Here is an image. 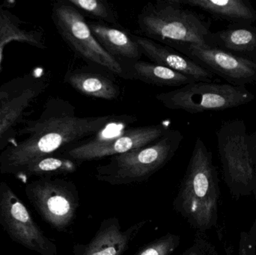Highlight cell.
Listing matches in <instances>:
<instances>
[{"label": "cell", "mask_w": 256, "mask_h": 255, "mask_svg": "<svg viewBox=\"0 0 256 255\" xmlns=\"http://www.w3.org/2000/svg\"><path fill=\"white\" fill-rule=\"evenodd\" d=\"M122 115L80 117L69 101L52 97L38 118L26 121L0 154V168L7 172H22L38 159L88 139L116 121Z\"/></svg>", "instance_id": "obj_1"}, {"label": "cell", "mask_w": 256, "mask_h": 255, "mask_svg": "<svg viewBox=\"0 0 256 255\" xmlns=\"http://www.w3.org/2000/svg\"><path fill=\"white\" fill-rule=\"evenodd\" d=\"M219 196L212 153L202 139L197 138L174 208L194 229L206 232L216 225Z\"/></svg>", "instance_id": "obj_2"}, {"label": "cell", "mask_w": 256, "mask_h": 255, "mask_svg": "<svg viewBox=\"0 0 256 255\" xmlns=\"http://www.w3.org/2000/svg\"><path fill=\"white\" fill-rule=\"evenodd\" d=\"M144 37L171 47L182 44L214 46L210 22L184 7L179 0L148 2L137 17Z\"/></svg>", "instance_id": "obj_3"}, {"label": "cell", "mask_w": 256, "mask_h": 255, "mask_svg": "<svg viewBox=\"0 0 256 255\" xmlns=\"http://www.w3.org/2000/svg\"><path fill=\"white\" fill-rule=\"evenodd\" d=\"M183 139L182 132L168 130L148 146L112 156L108 163L96 167L94 177L112 186L144 182L173 158Z\"/></svg>", "instance_id": "obj_4"}, {"label": "cell", "mask_w": 256, "mask_h": 255, "mask_svg": "<svg viewBox=\"0 0 256 255\" xmlns=\"http://www.w3.org/2000/svg\"><path fill=\"white\" fill-rule=\"evenodd\" d=\"M126 115H122L87 141L64 148L63 155L76 163L111 157L148 146L168 130L164 123L128 128V126L136 122L137 118L128 115L126 119L120 121Z\"/></svg>", "instance_id": "obj_5"}, {"label": "cell", "mask_w": 256, "mask_h": 255, "mask_svg": "<svg viewBox=\"0 0 256 255\" xmlns=\"http://www.w3.org/2000/svg\"><path fill=\"white\" fill-rule=\"evenodd\" d=\"M245 121H226L216 132L224 181L234 196L256 194V169Z\"/></svg>", "instance_id": "obj_6"}, {"label": "cell", "mask_w": 256, "mask_h": 255, "mask_svg": "<svg viewBox=\"0 0 256 255\" xmlns=\"http://www.w3.org/2000/svg\"><path fill=\"white\" fill-rule=\"evenodd\" d=\"M51 18L62 38L82 59L120 77L132 78L124 64L110 55L99 43L85 16L68 0L54 1Z\"/></svg>", "instance_id": "obj_7"}, {"label": "cell", "mask_w": 256, "mask_h": 255, "mask_svg": "<svg viewBox=\"0 0 256 255\" xmlns=\"http://www.w3.org/2000/svg\"><path fill=\"white\" fill-rule=\"evenodd\" d=\"M167 109L190 114L220 111L248 104L255 95L246 87L213 82H195L155 96Z\"/></svg>", "instance_id": "obj_8"}, {"label": "cell", "mask_w": 256, "mask_h": 255, "mask_svg": "<svg viewBox=\"0 0 256 255\" xmlns=\"http://www.w3.org/2000/svg\"><path fill=\"white\" fill-rule=\"evenodd\" d=\"M49 85L43 74L28 73L0 85V145H7L25 122L32 104Z\"/></svg>", "instance_id": "obj_9"}, {"label": "cell", "mask_w": 256, "mask_h": 255, "mask_svg": "<svg viewBox=\"0 0 256 255\" xmlns=\"http://www.w3.org/2000/svg\"><path fill=\"white\" fill-rule=\"evenodd\" d=\"M30 197L42 217L62 230L74 220L80 198L74 184L62 180L44 179L33 183Z\"/></svg>", "instance_id": "obj_10"}, {"label": "cell", "mask_w": 256, "mask_h": 255, "mask_svg": "<svg viewBox=\"0 0 256 255\" xmlns=\"http://www.w3.org/2000/svg\"><path fill=\"white\" fill-rule=\"evenodd\" d=\"M174 48L230 85L246 87L256 82V63L254 61L215 46L182 44Z\"/></svg>", "instance_id": "obj_11"}, {"label": "cell", "mask_w": 256, "mask_h": 255, "mask_svg": "<svg viewBox=\"0 0 256 255\" xmlns=\"http://www.w3.org/2000/svg\"><path fill=\"white\" fill-rule=\"evenodd\" d=\"M0 213L9 235L28 250L55 255L56 247L44 235L25 205L7 186L2 189Z\"/></svg>", "instance_id": "obj_12"}, {"label": "cell", "mask_w": 256, "mask_h": 255, "mask_svg": "<svg viewBox=\"0 0 256 255\" xmlns=\"http://www.w3.org/2000/svg\"><path fill=\"white\" fill-rule=\"evenodd\" d=\"M142 53L155 64L189 76L196 82H212L214 75L174 48L143 36L132 34Z\"/></svg>", "instance_id": "obj_13"}, {"label": "cell", "mask_w": 256, "mask_h": 255, "mask_svg": "<svg viewBox=\"0 0 256 255\" xmlns=\"http://www.w3.org/2000/svg\"><path fill=\"white\" fill-rule=\"evenodd\" d=\"M146 224L141 222L122 230L117 218H110L100 225L93 239L86 245H78L76 255H122L137 234Z\"/></svg>", "instance_id": "obj_14"}, {"label": "cell", "mask_w": 256, "mask_h": 255, "mask_svg": "<svg viewBox=\"0 0 256 255\" xmlns=\"http://www.w3.org/2000/svg\"><path fill=\"white\" fill-rule=\"evenodd\" d=\"M64 82L84 95L102 100H116L121 93L112 78L86 67L68 70Z\"/></svg>", "instance_id": "obj_15"}, {"label": "cell", "mask_w": 256, "mask_h": 255, "mask_svg": "<svg viewBox=\"0 0 256 255\" xmlns=\"http://www.w3.org/2000/svg\"><path fill=\"white\" fill-rule=\"evenodd\" d=\"M14 41L26 43L38 49L46 48L42 28H30L6 4H0V70L4 48Z\"/></svg>", "instance_id": "obj_16"}, {"label": "cell", "mask_w": 256, "mask_h": 255, "mask_svg": "<svg viewBox=\"0 0 256 255\" xmlns=\"http://www.w3.org/2000/svg\"><path fill=\"white\" fill-rule=\"evenodd\" d=\"M214 46L256 63V27L252 24H230L213 32Z\"/></svg>", "instance_id": "obj_17"}, {"label": "cell", "mask_w": 256, "mask_h": 255, "mask_svg": "<svg viewBox=\"0 0 256 255\" xmlns=\"http://www.w3.org/2000/svg\"><path fill=\"white\" fill-rule=\"evenodd\" d=\"M87 22L98 41L110 55L120 61L121 58L140 60L142 53L132 38V34L122 28L110 26L104 22L94 21Z\"/></svg>", "instance_id": "obj_18"}, {"label": "cell", "mask_w": 256, "mask_h": 255, "mask_svg": "<svg viewBox=\"0 0 256 255\" xmlns=\"http://www.w3.org/2000/svg\"><path fill=\"white\" fill-rule=\"evenodd\" d=\"M184 5L198 7L214 17L232 23L252 24L256 10L249 0H179Z\"/></svg>", "instance_id": "obj_19"}, {"label": "cell", "mask_w": 256, "mask_h": 255, "mask_svg": "<svg viewBox=\"0 0 256 255\" xmlns=\"http://www.w3.org/2000/svg\"><path fill=\"white\" fill-rule=\"evenodd\" d=\"M131 76L144 83L158 86L180 87L196 82L186 75L153 62L136 61L132 64Z\"/></svg>", "instance_id": "obj_20"}, {"label": "cell", "mask_w": 256, "mask_h": 255, "mask_svg": "<svg viewBox=\"0 0 256 255\" xmlns=\"http://www.w3.org/2000/svg\"><path fill=\"white\" fill-rule=\"evenodd\" d=\"M76 170L78 163L74 160L50 155L36 160L22 172L32 175H54L74 173Z\"/></svg>", "instance_id": "obj_21"}, {"label": "cell", "mask_w": 256, "mask_h": 255, "mask_svg": "<svg viewBox=\"0 0 256 255\" xmlns=\"http://www.w3.org/2000/svg\"><path fill=\"white\" fill-rule=\"evenodd\" d=\"M82 14L98 19L104 23L117 25L118 16L116 10L105 0H68Z\"/></svg>", "instance_id": "obj_22"}, {"label": "cell", "mask_w": 256, "mask_h": 255, "mask_svg": "<svg viewBox=\"0 0 256 255\" xmlns=\"http://www.w3.org/2000/svg\"><path fill=\"white\" fill-rule=\"evenodd\" d=\"M180 244L177 235L168 234L148 246L137 255H171Z\"/></svg>", "instance_id": "obj_23"}, {"label": "cell", "mask_w": 256, "mask_h": 255, "mask_svg": "<svg viewBox=\"0 0 256 255\" xmlns=\"http://www.w3.org/2000/svg\"><path fill=\"white\" fill-rule=\"evenodd\" d=\"M238 255H256L255 240L249 232L240 234Z\"/></svg>", "instance_id": "obj_24"}, {"label": "cell", "mask_w": 256, "mask_h": 255, "mask_svg": "<svg viewBox=\"0 0 256 255\" xmlns=\"http://www.w3.org/2000/svg\"><path fill=\"white\" fill-rule=\"evenodd\" d=\"M249 145L256 169V128L254 133L249 136Z\"/></svg>", "instance_id": "obj_25"}, {"label": "cell", "mask_w": 256, "mask_h": 255, "mask_svg": "<svg viewBox=\"0 0 256 255\" xmlns=\"http://www.w3.org/2000/svg\"><path fill=\"white\" fill-rule=\"evenodd\" d=\"M250 235L252 237L254 240H255V242L256 244V219L255 223H254V226L251 228L250 231Z\"/></svg>", "instance_id": "obj_26"}, {"label": "cell", "mask_w": 256, "mask_h": 255, "mask_svg": "<svg viewBox=\"0 0 256 255\" xmlns=\"http://www.w3.org/2000/svg\"><path fill=\"white\" fill-rule=\"evenodd\" d=\"M188 255H200V254H198V253H197V252H194V251L191 252V253Z\"/></svg>", "instance_id": "obj_27"}]
</instances>
